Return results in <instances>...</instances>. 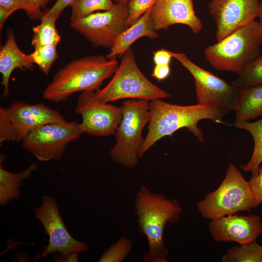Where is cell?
I'll list each match as a JSON object with an SVG mask.
<instances>
[{"mask_svg": "<svg viewBox=\"0 0 262 262\" xmlns=\"http://www.w3.org/2000/svg\"><path fill=\"white\" fill-rule=\"evenodd\" d=\"M134 205L139 231L148 243L144 262H168L169 250L164 231L168 223L177 224L180 221L183 210L180 202L142 185L136 192Z\"/></svg>", "mask_w": 262, "mask_h": 262, "instance_id": "7a4b0ae2", "label": "cell"}, {"mask_svg": "<svg viewBox=\"0 0 262 262\" xmlns=\"http://www.w3.org/2000/svg\"><path fill=\"white\" fill-rule=\"evenodd\" d=\"M132 249V240L124 235L114 242L99 258V262H122Z\"/></svg>", "mask_w": 262, "mask_h": 262, "instance_id": "484cf974", "label": "cell"}, {"mask_svg": "<svg viewBox=\"0 0 262 262\" xmlns=\"http://www.w3.org/2000/svg\"><path fill=\"white\" fill-rule=\"evenodd\" d=\"M40 20V24L32 28V46L34 49L47 45L57 46L61 40V36L56 28V20L44 16Z\"/></svg>", "mask_w": 262, "mask_h": 262, "instance_id": "44dd1931", "label": "cell"}, {"mask_svg": "<svg viewBox=\"0 0 262 262\" xmlns=\"http://www.w3.org/2000/svg\"><path fill=\"white\" fill-rule=\"evenodd\" d=\"M261 6L259 0H212L209 9L216 24L217 41L254 21Z\"/></svg>", "mask_w": 262, "mask_h": 262, "instance_id": "5bb4252c", "label": "cell"}, {"mask_svg": "<svg viewBox=\"0 0 262 262\" xmlns=\"http://www.w3.org/2000/svg\"><path fill=\"white\" fill-rule=\"evenodd\" d=\"M156 0H131L127 4L129 11L128 22L130 26L134 24L148 10Z\"/></svg>", "mask_w": 262, "mask_h": 262, "instance_id": "83f0119b", "label": "cell"}, {"mask_svg": "<svg viewBox=\"0 0 262 262\" xmlns=\"http://www.w3.org/2000/svg\"><path fill=\"white\" fill-rule=\"evenodd\" d=\"M0 205L6 206L11 201L20 197L19 188L23 180L29 178L37 169L38 164L33 163L26 169L18 173H12L3 169L4 157L0 154Z\"/></svg>", "mask_w": 262, "mask_h": 262, "instance_id": "ffe728a7", "label": "cell"}, {"mask_svg": "<svg viewBox=\"0 0 262 262\" xmlns=\"http://www.w3.org/2000/svg\"><path fill=\"white\" fill-rule=\"evenodd\" d=\"M252 194L255 199L262 203V166H260L254 172L248 181Z\"/></svg>", "mask_w": 262, "mask_h": 262, "instance_id": "f546056e", "label": "cell"}, {"mask_svg": "<svg viewBox=\"0 0 262 262\" xmlns=\"http://www.w3.org/2000/svg\"><path fill=\"white\" fill-rule=\"evenodd\" d=\"M150 120L148 132L140 150L141 158L158 141L171 136L183 128H187L200 142H204L202 131L197 126L203 119H210L216 123H223L225 115L233 108L217 102H209L189 106L168 103L161 99L149 102Z\"/></svg>", "mask_w": 262, "mask_h": 262, "instance_id": "6da1fadb", "label": "cell"}, {"mask_svg": "<svg viewBox=\"0 0 262 262\" xmlns=\"http://www.w3.org/2000/svg\"><path fill=\"white\" fill-rule=\"evenodd\" d=\"M151 8L119 35L110 48L106 56L107 59H116L118 56H122L135 41L141 37H147L150 39L158 37L159 34L153 28L150 18Z\"/></svg>", "mask_w": 262, "mask_h": 262, "instance_id": "ac0fdd59", "label": "cell"}, {"mask_svg": "<svg viewBox=\"0 0 262 262\" xmlns=\"http://www.w3.org/2000/svg\"><path fill=\"white\" fill-rule=\"evenodd\" d=\"M35 217L42 225L49 237L47 246L43 247L41 254H36L34 261L58 252L61 255L81 253L89 250L86 243L75 240L68 231L61 216L56 200L44 195L41 205L34 209Z\"/></svg>", "mask_w": 262, "mask_h": 262, "instance_id": "8fae6325", "label": "cell"}, {"mask_svg": "<svg viewBox=\"0 0 262 262\" xmlns=\"http://www.w3.org/2000/svg\"><path fill=\"white\" fill-rule=\"evenodd\" d=\"M0 8L13 13L21 9V0H0Z\"/></svg>", "mask_w": 262, "mask_h": 262, "instance_id": "836d02e7", "label": "cell"}, {"mask_svg": "<svg viewBox=\"0 0 262 262\" xmlns=\"http://www.w3.org/2000/svg\"><path fill=\"white\" fill-rule=\"evenodd\" d=\"M66 121L59 111L44 103L14 101L8 107L0 108V144L22 141L38 126Z\"/></svg>", "mask_w": 262, "mask_h": 262, "instance_id": "ba28073f", "label": "cell"}, {"mask_svg": "<svg viewBox=\"0 0 262 262\" xmlns=\"http://www.w3.org/2000/svg\"><path fill=\"white\" fill-rule=\"evenodd\" d=\"M170 73V65H155L152 76L160 81L167 78Z\"/></svg>", "mask_w": 262, "mask_h": 262, "instance_id": "d6a6232c", "label": "cell"}, {"mask_svg": "<svg viewBox=\"0 0 262 262\" xmlns=\"http://www.w3.org/2000/svg\"><path fill=\"white\" fill-rule=\"evenodd\" d=\"M77 0H57L51 8L49 9L43 16L56 20L63 11L67 6H71Z\"/></svg>", "mask_w": 262, "mask_h": 262, "instance_id": "4dcf8cb0", "label": "cell"}, {"mask_svg": "<svg viewBox=\"0 0 262 262\" xmlns=\"http://www.w3.org/2000/svg\"><path fill=\"white\" fill-rule=\"evenodd\" d=\"M16 69H34V63L30 54L24 53L16 44L15 34L9 30L7 40L0 47V72L1 84L3 87V97L9 95V85L11 75Z\"/></svg>", "mask_w": 262, "mask_h": 262, "instance_id": "e0dca14e", "label": "cell"}, {"mask_svg": "<svg viewBox=\"0 0 262 262\" xmlns=\"http://www.w3.org/2000/svg\"><path fill=\"white\" fill-rule=\"evenodd\" d=\"M262 32L253 21L204 49L205 57L215 69L239 74L261 54Z\"/></svg>", "mask_w": 262, "mask_h": 262, "instance_id": "277c9868", "label": "cell"}, {"mask_svg": "<svg viewBox=\"0 0 262 262\" xmlns=\"http://www.w3.org/2000/svg\"><path fill=\"white\" fill-rule=\"evenodd\" d=\"M127 4L115 3L113 9L93 13L70 22V26L81 34L94 47L110 48L119 35L128 29Z\"/></svg>", "mask_w": 262, "mask_h": 262, "instance_id": "30bf717a", "label": "cell"}, {"mask_svg": "<svg viewBox=\"0 0 262 262\" xmlns=\"http://www.w3.org/2000/svg\"><path fill=\"white\" fill-rule=\"evenodd\" d=\"M258 17H259V24L261 30L262 32V3H261V9Z\"/></svg>", "mask_w": 262, "mask_h": 262, "instance_id": "8d00e7d4", "label": "cell"}, {"mask_svg": "<svg viewBox=\"0 0 262 262\" xmlns=\"http://www.w3.org/2000/svg\"><path fill=\"white\" fill-rule=\"evenodd\" d=\"M231 84L237 89L262 84V54L238 74Z\"/></svg>", "mask_w": 262, "mask_h": 262, "instance_id": "cb8c5ba5", "label": "cell"}, {"mask_svg": "<svg viewBox=\"0 0 262 262\" xmlns=\"http://www.w3.org/2000/svg\"><path fill=\"white\" fill-rule=\"evenodd\" d=\"M51 0H21V10L32 20L41 19L44 15L42 10Z\"/></svg>", "mask_w": 262, "mask_h": 262, "instance_id": "f1b7e54d", "label": "cell"}, {"mask_svg": "<svg viewBox=\"0 0 262 262\" xmlns=\"http://www.w3.org/2000/svg\"><path fill=\"white\" fill-rule=\"evenodd\" d=\"M12 14L11 12L0 8V29L1 30L3 24L8 17Z\"/></svg>", "mask_w": 262, "mask_h": 262, "instance_id": "d590c367", "label": "cell"}, {"mask_svg": "<svg viewBox=\"0 0 262 262\" xmlns=\"http://www.w3.org/2000/svg\"><path fill=\"white\" fill-rule=\"evenodd\" d=\"M120 64L110 82L95 91V98L102 103L121 99L150 101L168 98L171 95L147 79L138 67L134 53L130 48L122 55Z\"/></svg>", "mask_w": 262, "mask_h": 262, "instance_id": "8992f818", "label": "cell"}, {"mask_svg": "<svg viewBox=\"0 0 262 262\" xmlns=\"http://www.w3.org/2000/svg\"><path fill=\"white\" fill-rule=\"evenodd\" d=\"M83 133L80 123L74 121L47 124L31 131L21 145L39 161H57L63 157L66 146Z\"/></svg>", "mask_w": 262, "mask_h": 262, "instance_id": "9c48e42d", "label": "cell"}, {"mask_svg": "<svg viewBox=\"0 0 262 262\" xmlns=\"http://www.w3.org/2000/svg\"><path fill=\"white\" fill-rule=\"evenodd\" d=\"M80 253H70L67 254L61 255L53 253V258L55 262H77Z\"/></svg>", "mask_w": 262, "mask_h": 262, "instance_id": "e575fe53", "label": "cell"}, {"mask_svg": "<svg viewBox=\"0 0 262 262\" xmlns=\"http://www.w3.org/2000/svg\"><path fill=\"white\" fill-rule=\"evenodd\" d=\"M238 96L234 111L233 126L238 128L250 119L262 116V85L238 89Z\"/></svg>", "mask_w": 262, "mask_h": 262, "instance_id": "d6986e66", "label": "cell"}, {"mask_svg": "<svg viewBox=\"0 0 262 262\" xmlns=\"http://www.w3.org/2000/svg\"><path fill=\"white\" fill-rule=\"evenodd\" d=\"M118 66L116 59H108L101 55L73 60L55 73L44 90L43 97L58 103L75 93L96 91L104 80L114 74Z\"/></svg>", "mask_w": 262, "mask_h": 262, "instance_id": "3957f363", "label": "cell"}, {"mask_svg": "<svg viewBox=\"0 0 262 262\" xmlns=\"http://www.w3.org/2000/svg\"><path fill=\"white\" fill-rule=\"evenodd\" d=\"M149 16L156 31L166 30L176 24L187 25L194 33L202 29L201 21L195 11L193 0H156Z\"/></svg>", "mask_w": 262, "mask_h": 262, "instance_id": "2e32d148", "label": "cell"}, {"mask_svg": "<svg viewBox=\"0 0 262 262\" xmlns=\"http://www.w3.org/2000/svg\"><path fill=\"white\" fill-rule=\"evenodd\" d=\"M113 0H77L70 7V21L84 17L97 11H108L115 7Z\"/></svg>", "mask_w": 262, "mask_h": 262, "instance_id": "d4e9b609", "label": "cell"}, {"mask_svg": "<svg viewBox=\"0 0 262 262\" xmlns=\"http://www.w3.org/2000/svg\"><path fill=\"white\" fill-rule=\"evenodd\" d=\"M121 106L122 118L115 132L116 144L110 155L117 164L132 168L138 163L139 152L145 140L142 131L150 120L149 101L128 99Z\"/></svg>", "mask_w": 262, "mask_h": 262, "instance_id": "52a82bcc", "label": "cell"}, {"mask_svg": "<svg viewBox=\"0 0 262 262\" xmlns=\"http://www.w3.org/2000/svg\"><path fill=\"white\" fill-rule=\"evenodd\" d=\"M75 112L82 117L80 125L83 133L105 137L114 135L121 121L123 109L99 102L95 98V91H85L79 97Z\"/></svg>", "mask_w": 262, "mask_h": 262, "instance_id": "7c38bea8", "label": "cell"}, {"mask_svg": "<svg viewBox=\"0 0 262 262\" xmlns=\"http://www.w3.org/2000/svg\"><path fill=\"white\" fill-rule=\"evenodd\" d=\"M172 58L170 51L164 49H159L153 52V59L155 65H170Z\"/></svg>", "mask_w": 262, "mask_h": 262, "instance_id": "1f68e13d", "label": "cell"}, {"mask_svg": "<svg viewBox=\"0 0 262 262\" xmlns=\"http://www.w3.org/2000/svg\"><path fill=\"white\" fill-rule=\"evenodd\" d=\"M222 262H262V246L256 241L236 246L224 255Z\"/></svg>", "mask_w": 262, "mask_h": 262, "instance_id": "603a6c76", "label": "cell"}, {"mask_svg": "<svg viewBox=\"0 0 262 262\" xmlns=\"http://www.w3.org/2000/svg\"><path fill=\"white\" fill-rule=\"evenodd\" d=\"M238 128L245 130L252 135L254 147L249 161L245 165L240 166L244 172H254L262 163V118L253 122H248Z\"/></svg>", "mask_w": 262, "mask_h": 262, "instance_id": "7402d4cb", "label": "cell"}, {"mask_svg": "<svg viewBox=\"0 0 262 262\" xmlns=\"http://www.w3.org/2000/svg\"><path fill=\"white\" fill-rule=\"evenodd\" d=\"M56 47L47 45L37 47L30 54L33 63L46 75L49 73L54 62L58 57Z\"/></svg>", "mask_w": 262, "mask_h": 262, "instance_id": "4316f807", "label": "cell"}, {"mask_svg": "<svg viewBox=\"0 0 262 262\" xmlns=\"http://www.w3.org/2000/svg\"><path fill=\"white\" fill-rule=\"evenodd\" d=\"M131 0H113L115 3H123L127 4L128 2Z\"/></svg>", "mask_w": 262, "mask_h": 262, "instance_id": "74e56055", "label": "cell"}, {"mask_svg": "<svg viewBox=\"0 0 262 262\" xmlns=\"http://www.w3.org/2000/svg\"><path fill=\"white\" fill-rule=\"evenodd\" d=\"M209 231L217 242H235L244 245L256 241L262 234L261 217L256 214L229 215L211 220Z\"/></svg>", "mask_w": 262, "mask_h": 262, "instance_id": "9a60e30c", "label": "cell"}, {"mask_svg": "<svg viewBox=\"0 0 262 262\" xmlns=\"http://www.w3.org/2000/svg\"><path fill=\"white\" fill-rule=\"evenodd\" d=\"M260 204L252 194L248 181L230 163L218 188L205 195L196 207L203 217L213 220L238 212L249 211Z\"/></svg>", "mask_w": 262, "mask_h": 262, "instance_id": "5b68a950", "label": "cell"}, {"mask_svg": "<svg viewBox=\"0 0 262 262\" xmlns=\"http://www.w3.org/2000/svg\"><path fill=\"white\" fill-rule=\"evenodd\" d=\"M170 53L194 78L196 98L198 104L217 102L229 106L234 110L238 96L237 88L224 79L198 66L185 54L171 51Z\"/></svg>", "mask_w": 262, "mask_h": 262, "instance_id": "4fadbf2b", "label": "cell"}]
</instances>
